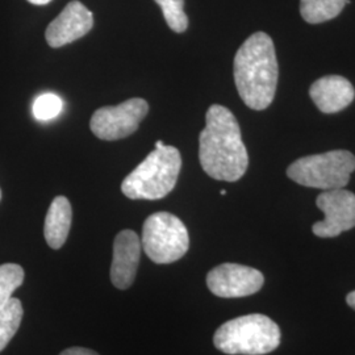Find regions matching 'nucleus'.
I'll list each match as a JSON object with an SVG mask.
<instances>
[{
	"mask_svg": "<svg viewBox=\"0 0 355 355\" xmlns=\"http://www.w3.org/2000/svg\"><path fill=\"white\" fill-rule=\"evenodd\" d=\"M60 355H99L94 350H89V349H85V347H70V349H66L64 352H62Z\"/></svg>",
	"mask_w": 355,
	"mask_h": 355,
	"instance_id": "6ab92c4d",
	"label": "nucleus"
},
{
	"mask_svg": "<svg viewBox=\"0 0 355 355\" xmlns=\"http://www.w3.org/2000/svg\"><path fill=\"white\" fill-rule=\"evenodd\" d=\"M279 327L265 315L233 318L216 330V349L229 355H265L280 345Z\"/></svg>",
	"mask_w": 355,
	"mask_h": 355,
	"instance_id": "20e7f679",
	"label": "nucleus"
},
{
	"mask_svg": "<svg viewBox=\"0 0 355 355\" xmlns=\"http://www.w3.org/2000/svg\"><path fill=\"white\" fill-rule=\"evenodd\" d=\"M24 282V270L16 263L0 266V309L12 299V293Z\"/></svg>",
	"mask_w": 355,
	"mask_h": 355,
	"instance_id": "dca6fc26",
	"label": "nucleus"
},
{
	"mask_svg": "<svg viewBox=\"0 0 355 355\" xmlns=\"http://www.w3.org/2000/svg\"><path fill=\"white\" fill-rule=\"evenodd\" d=\"M162 10L166 23L175 33L186 32L189 19L184 12V0H154Z\"/></svg>",
	"mask_w": 355,
	"mask_h": 355,
	"instance_id": "f3484780",
	"label": "nucleus"
},
{
	"mask_svg": "<svg viewBox=\"0 0 355 355\" xmlns=\"http://www.w3.org/2000/svg\"><path fill=\"white\" fill-rule=\"evenodd\" d=\"M94 26V16L80 1H70L46 28L45 38L51 48H61L86 36Z\"/></svg>",
	"mask_w": 355,
	"mask_h": 355,
	"instance_id": "9d476101",
	"label": "nucleus"
},
{
	"mask_svg": "<svg viewBox=\"0 0 355 355\" xmlns=\"http://www.w3.org/2000/svg\"><path fill=\"white\" fill-rule=\"evenodd\" d=\"M309 95L321 112L337 114L353 103L355 89L343 76H327L311 86Z\"/></svg>",
	"mask_w": 355,
	"mask_h": 355,
	"instance_id": "f8f14e48",
	"label": "nucleus"
},
{
	"mask_svg": "<svg viewBox=\"0 0 355 355\" xmlns=\"http://www.w3.org/2000/svg\"><path fill=\"white\" fill-rule=\"evenodd\" d=\"M265 277L253 267L223 263L207 275L209 291L218 297L234 299L254 295L263 287Z\"/></svg>",
	"mask_w": 355,
	"mask_h": 355,
	"instance_id": "1a4fd4ad",
	"label": "nucleus"
},
{
	"mask_svg": "<svg viewBox=\"0 0 355 355\" xmlns=\"http://www.w3.org/2000/svg\"><path fill=\"white\" fill-rule=\"evenodd\" d=\"M0 200H1V190H0Z\"/></svg>",
	"mask_w": 355,
	"mask_h": 355,
	"instance_id": "5701e85b",
	"label": "nucleus"
},
{
	"mask_svg": "<svg viewBox=\"0 0 355 355\" xmlns=\"http://www.w3.org/2000/svg\"><path fill=\"white\" fill-rule=\"evenodd\" d=\"M71 217L70 202L64 196H57L48 209L44 227L45 240L51 249L58 250L64 246L71 227Z\"/></svg>",
	"mask_w": 355,
	"mask_h": 355,
	"instance_id": "ddd939ff",
	"label": "nucleus"
},
{
	"mask_svg": "<svg viewBox=\"0 0 355 355\" xmlns=\"http://www.w3.org/2000/svg\"><path fill=\"white\" fill-rule=\"evenodd\" d=\"M141 246L154 263L167 265L184 257L190 248V237L177 216L157 212L144 223Z\"/></svg>",
	"mask_w": 355,
	"mask_h": 355,
	"instance_id": "423d86ee",
	"label": "nucleus"
},
{
	"mask_svg": "<svg viewBox=\"0 0 355 355\" xmlns=\"http://www.w3.org/2000/svg\"><path fill=\"white\" fill-rule=\"evenodd\" d=\"M199 159L205 174L216 180L237 182L246 173L249 155L241 129L227 107L214 104L208 108L199 136Z\"/></svg>",
	"mask_w": 355,
	"mask_h": 355,
	"instance_id": "f257e3e1",
	"label": "nucleus"
},
{
	"mask_svg": "<svg viewBox=\"0 0 355 355\" xmlns=\"http://www.w3.org/2000/svg\"><path fill=\"white\" fill-rule=\"evenodd\" d=\"M23 315V305L16 297H12L3 309H0V352L6 349L19 330Z\"/></svg>",
	"mask_w": 355,
	"mask_h": 355,
	"instance_id": "2eb2a0df",
	"label": "nucleus"
},
{
	"mask_svg": "<svg viewBox=\"0 0 355 355\" xmlns=\"http://www.w3.org/2000/svg\"><path fill=\"white\" fill-rule=\"evenodd\" d=\"M62 111V101L55 94H42L33 103V114L40 121L55 119Z\"/></svg>",
	"mask_w": 355,
	"mask_h": 355,
	"instance_id": "a211bd4d",
	"label": "nucleus"
},
{
	"mask_svg": "<svg viewBox=\"0 0 355 355\" xmlns=\"http://www.w3.org/2000/svg\"><path fill=\"white\" fill-rule=\"evenodd\" d=\"M278 76L272 40L263 32L254 33L234 57V82L243 103L254 111L266 110L274 101Z\"/></svg>",
	"mask_w": 355,
	"mask_h": 355,
	"instance_id": "f03ea898",
	"label": "nucleus"
},
{
	"mask_svg": "<svg viewBox=\"0 0 355 355\" xmlns=\"http://www.w3.org/2000/svg\"><path fill=\"white\" fill-rule=\"evenodd\" d=\"M164 146H165L164 141H157V142H155V149H161V148H164Z\"/></svg>",
	"mask_w": 355,
	"mask_h": 355,
	"instance_id": "4be33fe9",
	"label": "nucleus"
},
{
	"mask_svg": "<svg viewBox=\"0 0 355 355\" xmlns=\"http://www.w3.org/2000/svg\"><path fill=\"white\" fill-rule=\"evenodd\" d=\"M148 112L149 104L146 101L140 98L128 99L119 105L96 110L91 117L89 128L101 140H121L139 129Z\"/></svg>",
	"mask_w": 355,
	"mask_h": 355,
	"instance_id": "0eeeda50",
	"label": "nucleus"
},
{
	"mask_svg": "<svg viewBox=\"0 0 355 355\" xmlns=\"http://www.w3.org/2000/svg\"><path fill=\"white\" fill-rule=\"evenodd\" d=\"M350 0H300V13L306 23L320 24L337 17Z\"/></svg>",
	"mask_w": 355,
	"mask_h": 355,
	"instance_id": "4468645a",
	"label": "nucleus"
},
{
	"mask_svg": "<svg viewBox=\"0 0 355 355\" xmlns=\"http://www.w3.org/2000/svg\"><path fill=\"white\" fill-rule=\"evenodd\" d=\"M355 170V157L347 150H331L303 157L287 168L297 184L320 190L343 189Z\"/></svg>",
	"mask_w": 355,
	"mask_h": 355,
	"instance_id": "39448f33",
	"label": "nucleus"
},
{
	"mask_svg": "<svg viewBox=\"0 0 355 355\" xmlns=\"http://www.w3.org/2000/svg\"><path fill=\"white\" fill-rule=\"evenodd\" d=\"M141 240L133 230L120 232L114 242L111 282L119 290H127L136 279L140 263Z\"/></svg>",
	"mask_w": 355,
	"mask_h": 355,
	"instance_id": "9b49d317",
	"label": "nucleus"
},
{
	"mask_svg": "<svg viewBox=\"0 0 355 355\" xmlns=\"http://www.w3.org/2000/svg\"><path fill=\"white\" fill-rule=\"evenodd\" d=\"M182 168V157L177 148L165 145L154 149L123 183V193L132 200H158L174 190Z\"/></svg>",
	"mask_w": 355,
	"mask_h": 355,
	"instance_id": "7ed1b4c3",
	"label": "nucleus"
},
{
	"mask_svg": "<svg viewBox=\"0 0 355 355\" xmlns=\"http://www.w3.org/2000/svg\"><path fill=\"white\" fill-rule=\"evenodd\" d=\"M346 302H347L349 306H352V308H353V309L355 311V291L350 292V293L347 295V297H346Z\"/></svg>",
	"mask_w": 355,
	"mask_h": 355,
	"instance_id": "aec40b11",
	"label": "nucleus"
},
{
	"mask_svg": "<svg viewBox=\"0 0 355 355\" xmlns=\"http://www.w3.org/2000/svg\"><path fill=\"white\" fill-rule=\"evenodd\" d=\"M325 218L318 221L312 232L321 239L340 236L355 227V195L345 189L324 191L316 200Z\"/></svg>",
	"mask_w": 355,
	"mask_h": 355,
	"instance_id": "6e6552de",
	"label": "nucleus"
},
{
	"mask_svg": "<svg viewBox=\"0 0 355 355\" xmlns=\"http://www.w3.org/2000/svg\"><path fill=\"white\" fill-rule=\"evenodd\" d=\"M28 1L35 6H45V4H49L51 0H28Z\"/></svg>",
	"mask_w": 355,
	"mask_h": 355,
	"instance_id": "412c9836",
	"label": "nucleus"
}]
</instances>
